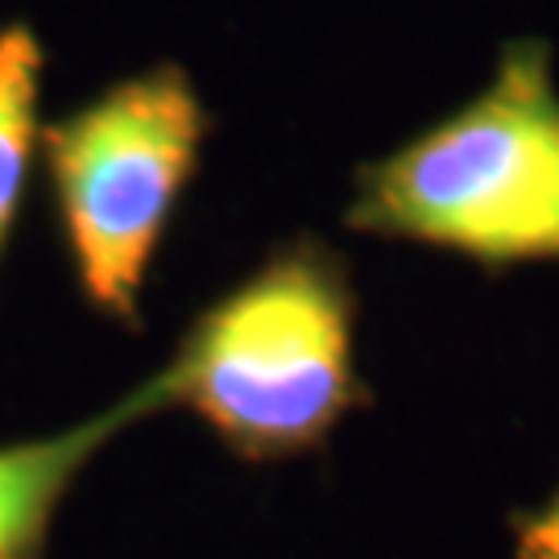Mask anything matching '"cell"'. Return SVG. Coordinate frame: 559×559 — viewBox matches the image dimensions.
<instances>
[{"label":"cell","instance_id":"obj_1","mask_svg":"<svg viewBox=\"0 0 559 559\" xmlns=\"http://www.w3.org/2000/svg\"><path fill=\"white\" fill-rule=\"evenodd\" d=\"M353 328L348 261L328 240H286L187 328L162 365L170 406H187L237 460L302 456L369 402Z\"/></svg>","mask_w":559,"mask_h":559},{"label":"cell","instance_id":"obj_2","mask_svg":"<svg viewBox=\"0 0 559 559\" xmlns=\"http://www.w3.org/2000/svg\"><path fill=\"white\" fill-rule=\"evenodd\" d=\"M344 224L506 270L559 261V87L551 46L506 41L456 112L357 170Z\"/></svg>","mask_w":559,"mask_h":559},{"label":"cell","instance_id":"obj_3","mask_svg":"<svg viewBox=\"0 0 559 559\" xmlns=\"http://www.w3.org/2000/svg\"><path fill=\"white\" fill-rule=\"evenodd\" d=\"M212 117L179 62H158L41 124L38 154L80 299L129 332Z\"/></svg>","mask_w":559,"mask_h":559},{"label":"cell","instance_id":"obj_4","mask_svg":"<svg viewBox=\"0 0 559 559\" xmlns=\"http://www.w3.org/2000/svg\"><path fill=\"white\" fill-rule=\"evenodd\" d=\"M170 406L166 373L145 378L108 411L41 440L0 443V559H46L50 526L80 473L124 427Z\"/></svg>","mask_w":559,"mask_h":559},{"label":"cell","instance_id":"obj_5","mask_svg":"<svg viewBox=\"0 0 559 559\" xmlns=\"http://www.w3.org/2000/svg\"><path fill=\"white\" fill-rule=\"evenodd\" d=\"M46 46L34 25H0V253L13 237L41 138Z\"/></svg>","mask_w":559,"mask_h":559},{"label":"cell","instance_id":"obj_6","mask_svg":"<svg viewBox=\"0 0 559 559\" xmlns=\"http://www.w3.org/2000/svg\"><path fill=\"white\" fill-rule=\"evenodd\" d=\"M514 559H559V489L551 498L510 519Z\"/></svg>","mask_w":559,"mask_h":559}]
</instances>
